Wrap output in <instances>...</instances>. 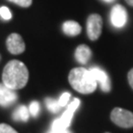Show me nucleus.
Instances as JSON below:
<instances>
[{
	"label": "nucleus",
	"instance_id": "nucleus-20",
	"mask_svg": "<svg viewBox=\"0 0 133 133\" xmlns=\"http://www.w3.org/2000/svg\"><path fill=\"white\" fill-rule=\"evenodd\" d=\"M48 133H72L69 131L68 129H64V130H50Z\"/></svg>",
	"mask_w": 133,
	"mask_h": 133
},
{
	"label": "nucleus",
	"instance_id": "nucleus-4",
	"mask_svg": "<svg viewBox=\"0 0 133 133\" xmlns=\"http://www.w3.org/2000/svg\"><path fill=\"white\" fill-rule=\"evenodd\" d=\"M110 119L115 125L122 128L133 127V112L121 108H114L110 112Z\"/></svg>",
	"mask_w": 133,
	"mask_h": 133
},
{
	"label": "nucleus",
	"instance_id": "nucleus-6",
	"mask_svg": "<svg viewBox=\"0 0 133 133\" xmlns=\"http://www.w3.org/2000/svg\"><path fill=\"white\" fill-rule=\"evenodd\" d=\"M127 11L122 5L115 4L110 11V22L115 28H123L127 23Z\"/></svg>",
	"mask_w": 133,
	"mask_h": 133
},
{
	"label": "nucleus",
	"instance_id": "nucleus-2",
	"mask_svg": "<svg viewBox=\"0 0 133 133\" xmlns=\"http://www.w3.org/2000/svg\"><path fill=\"white\" fill-rule=\"evenodd\" d=\"M68 81L74 90L85 95L95 92L98 86V82L95 80L89 69L84 67L73 68L69 72Z\"/></svg>",
	"mask_w": 133,
	"mask_h": 133
},
{
	"label": "nucleus",
	"instance_id": "nucleus-8",
	"mask_svg": "<svg viewBox=\"0 0 133 133\" xmlns=\"http://www.w3.org/2000/svg\"><path fill=\"white\" fill-rule=\"evenodd\" d=\"M89 71L92 73L93 77L95 78V80L101 85L102 91L108 93L111 89V83L109 80V75L107 74L105 70H103L101 67L99 66H93L89 68Z\"/></svg>",
	"mask_w": 133,
	"mask_h": 133
},
{
	"label": "nucleus",
	"instance_id": "nucleus-5",
	"mask_svg": "<svg viewBox=\"0 0 133 133\" xmlns=\"http://www.w3.org/2000/svg\"><path fill=\"white\" fill-rule=\"evenodd\" d=\"M103 31V19L99 14H91L87 19V35L91 41L95 42L101 37Z\"/></svg>",
	"mask_w": 133,
	"mask_h": 133
},
{
	"label": "nucleus",
	"instance_id": "nucleus-1",
	"mask_svg": "<svg viewBox=\"0 0 133 133\" xmlns=\"http://www.w3.org/2000/svg\"><path fill=\"white\" fill-rule=\"evenodd\" d=\"M29 70L23 62L13 59L5 65L2 73V83L12 90H21L27 85Z\"/></svg>",
	"mask_w": 133,
	"mask_h": 133
},
{
	"label": "nucleus",
	"instance_id": "nucleus-9",
	"mask_svg": "<svg viewBox=\"0 0 133 133\" xmlns=\"http://www.w3.org/2000/svg\"><path fill=\"white\" fill-rule=\"evenodd\" d=\"M18 100V94L15 90H12L8 87L0 83V105L3 108H8L14 105Z\"/></svg>",
	"mask_w": 133,
	"mask_h": 133
},
{
	"label": "nucleus",
	"instance_id": "nucleus-3",
	"mask_svg": "<svg viewBox=\"0 0 133 133\" xmlns=\"http://www.w3.org/2000/svg\"><path fill=\"white\" fill-rule=\"evenodd\" d=\"M80 103L81 102L79 99H74L71 104L68 105L67 109L63 112L61 116L53 121L50 130H64V129L68 128L70 123H71L74 112L78 109V107L80 105Z\"/></svg>",
	"mask_w": 133,
	"mask_h": 133
},
{
	"label": "nucleus",
	"instance_id": "nucleus-11",
	"mask_svg": "<svg viewBox=\"0 0 133 133\" xmlns=\"http://www.w3.org/2000/svg\"><path fill=\"white\" fill-rule=\"evenodd\" d=\"M62 30L64 34L69 37H76L81 33L82 28L75 21H66L62 26Z\"/></svg>",
	"mask_w": 133,
	"mask_h": 133
},
{
	"label": "nucleus",
	"instance_id": "nucleus-14",
	"mask_svg": "<svg viewBox=\"0 0 133 133\" xmlns=\"http://www.w3.org/2000/svg\"><path fill=\"white\" fill-rule=\"evenodd\" d=\"M29 111H30V114H32L34 117H37L41 111V105L38 104V102L37 101L32 102L29 107Z\"/></svg>",
	"mask_w": 133,
	"mask_h": 133
},
{
	"label": "nucleus",
	"instance_id": "nucleus-15",
	"mask_svg": "<svg viewBox=\"0 0 133 133\" xmlns=\"http://www.w3.org/2000/svg\"><path fill=\"white\" fill-rule=\"evenodd\" d=\"M0 16L2 17V19L6 20V21L12 19V14H11V12H10L9 8L6 7V6L0 7Z\"/></svg>",
	"mask_w": 133,
	"mask_h": 133
},
{
	"label": "nucleus",
	"instance_id": "nucleus-19",
	"mask_svg": "<svg viewBox=\"0 0 133 133\" xmlns=\"http://www.w3.org/2000/svg\"><path fill=\"white\" fill-rule=\"evenodd\" d=\"M127 79H128V83L130 87L133 89V68L128 72V74H127Z\"/></svg>",
	"mask_w": 133,
	"mask_h": 133
},
{
	"label": "nucleus",
	"instance_id": "nucleus-7",
	"mask_svg": "<svg viewBox=\"0 0 133 133\" xmlns=\"http://www.w3.org/2000/svg\"><path fill=\"white\" fill-rule=\"evenodd\" d=\"M6 46H7L8 51L12 54L23 53L26 49L24 39L17 33L10 34V36L6 39Z\"/></svg>",
	"mask_w": 133,
	"mask_h": 133
},
{
	"label": "nucleus",
	"instance_id": "nucleus-13",
	"mask_svg": "<svg viewBox=\"0 0 133 133\" xmlns=\"http://www.w3.org/2000/svg\"><path fill=\"white\" fill-rule=\"evenodd\" d=\"M44 102H45V105H46L48 109L50 112H52V114H57L60 110V109H61V107L58 104V101L55 100V99L46 98Z\"/></svg>",
	"mask_w": 133,
	"mask_h": 133
},
{
	"label": "nucleus",
	"instance_id": "nucleus-22",
	"mask_svg": "<svg viewBox=\"0 0 133 133\" xmlns=\"http://www.w3.org/2000/svg\"><path fill=\"white\" fill-rule=\"evenodd\" d=\"M104 1H105V2H108V3H110V2H114V0H104Z\"/></svg>",
	"mask_w": 133,
	"mask_h": 133
},
{
	"label": "nucleus",
	"instance_id": "nucleus-24",
	"mask_svg": "<svg viewBox=\"0 0 133 133\" xmlns=\"http://www.w3.org/2000/svg\"><path fill=\"white\" fill-rule=\"evenodd\" d=\"M107 133H109V132H107Z\"/></svg>",
	"mask_w": 133,
	"mask_h": 133
},
{
	"label": "nucleus",
	"instance_id": "nucleus-23",
	"mask_svg": "<svg viewBox=\"0 0 133 133\" xmlns=\"http://www.w3.org/2000/svg\"><path fill=\"white\" fill-rule=\"evenodd\" d=\"M0 60H1V55H0Z\"/></svg>",
	"mask_w": 133,
	"mask_h": 133
},
{
	"label": "nucleus",
	"instance_id": "nucleus-10",
	"mask_svg": "<svg viewBox=\"0 0 133 133\" xmlns=\"http://www.w3.org/2000/svg\"><path fill=\"white\" fill-rule=\"evenodd\" d=\"M91 57H92V50L88 45L81 44L79 46H77L75 50V59L80 64H83V65L87 64L91 59Z\"/></svg>",
	"mask_w": 133,
	"mask_h": 133
},
{
	"label": "nucleus",
	"instance_id": "nucleus-21",
	"mask_svg": "<svg viewBox=\"0 0 133 133\" xmlns=\"http://www.w3.org/2000/svg\"><path fill=\"white\" fill-rule=\"evenodd\" d=\"M126 1V3L129 5V6H132L133 7V0H125Z\"/></svg>",
	"mask_w": 133,
	"mask_h": 133
},
{
	"label": "nucleus",
	"instance_id": "nucleus-16",
	"mask_svg": "<svg viewBox=\"0 0 133 133\" xmlns=\"http://www.w3.org/2000/svg\"><path fill=\"white\" fill-rule=\"evenodd\" d=\"M8 1L15 3V4H17L20 7H23V8L30 7L32 5V2H33V0H8Z\"/></svg>",
	"mask_w": 133,
	"mask_h": 133
},
{
	"label": "nucleus",
	"instance_id": "nucleus-17",
	"mask_svg": "<svg viewBox=\"0 0 133 133\" xmlns=\"http://www.w3.org/2000/svg\"><path fill=\"white\" fill-rule=\"evenodd\" d=\"M70 97H71V95L69 94V93H63L61 95V97L59 98V100H58V104H59V105L61 107V108H63V107H65V105L68 104V101H69V99H70Z\"/></svg>",
	"mask_w": 133,
	"mask_h": 133
},
{
	"label": "nucleus",
	"instance_id": "nucleus-12",
	"mask_svg": "<svg viewBox=\"0 0 133 133\" xmlns=\"http://www.w3.org/2000/svg\"><path fill=\"white\" fill-rule=\"evenodd\" d=\"M29 116H30L29 109L24 105H19L14 110L13 115H12V117H13V119H14L15 121H24V122H26L28 120Z\"/></svg>",
	"mask_w": 133,
	"mask_h": 133
},
{
	"label": "nucleus",
	"instance_id": "nucleus-18",
	"mask_svg": "<svg viewBox=\"0 0 133 133\" xmlns=\"http://www.w3.org/2000/svg\"><path fill=\"white\" fill-rule=\"evenodd\" d=\"M0 133H18L13 127L6 123H0Z\"/></svg>",
	"mask_w": 133,
	"mask_h": 133
}]
</instances>
